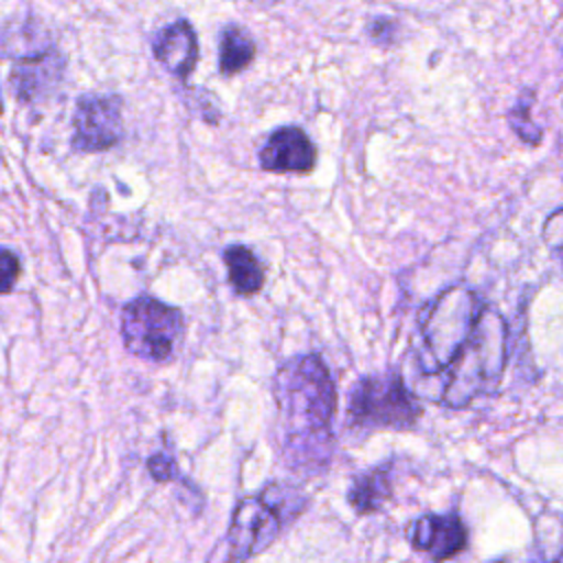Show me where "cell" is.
I'll return each mask as SVG.
<instances>
[{"label": "cell", "instance_id": "obj_1", "mask_svg": "<svg viewBox=\"0 0 563 563\" xmlns=\"http://www.w3.org/2000/svg\"><path fill=\"white\" fill-rule=\"evenodd\" d=\"M420 336V374L444 376L440 402L464 407L504 372L506 323L473 290H444L429 306Z\"/></svg>", "mask_w": 563, "mask_h": 563}, {"label": "cell", "instance_id": "obj_2", "mask_svg": "<svg viewBox=\"0 0 563 563\" xmlns=\"http://www.w3.org/2000/svg\"><path fill=\"white\" fill-rule=\"evenodd\" d=\"M282 424V451L292 468L321 471L332 453L336 389L317 354L286 361L273 380Z\"/></svg>", "mask_w": 563, "mask_h": 563}, {"label": "cell", "instance_id": "obj_3", "mask_svg": "<svg viewBox=\"0 0 563 563\" xmlns=\"http://www.w3.org/2000/svg\"><path fill=\"white\" fill-rule=\"evenodd\" d=\"M306 508V497L284 484H271L253 497H244L231 517L224 541L211 552L209 563H244L266 550L286 521Z\"/></svg>", "mask_w": 563, "mask_h": 563}, {"label": "cell", "instance_id": "obj_4", "mask_svg": "<svg viewBox=\"0 0 563 563\" xmlns=\"http://www.w3.org/2000/svg\"><path fill=\"white\" fill-rule=\"evenodd\" d=\"M422 407L398 372L363 376L354 383L347 405V418L358 427L413 429Z\"/></svg>", "mask_w": 563, "mask_h": 563}, {"label": "cell", "instance_id": "obj_5", "mask_svg": "<svg viewBox=\"0 0 563 563\" xmlns=\"http://www.w3.org/2000/svg\"><path fill=\"white\" fill-rule=\"evenodd\" d=\"M185 332L183 312L154 297H136L121 312L125 347L147 361H167Z\"/></svg>", "mask_w": 563, "mask_h": 563}, {"label": "cell", "instance_id": "obj_6", "mask_svg": "<svg viewBox=\"0 0 563 563\" xmlns=\"http://www.w3.org/2000/svg\"><path fill=\"white\" fill-rule=\"evenodd\" d=\"M123 132L121 101L112 95H84L73 117V145L79 152H101L119 143Z\"/></svg>", "mask_w": 563, "mask_h": 563}, {"label": "cell", "instance_id": "obj_7", "mask_svg": "<svg viewBox=\"0 0 563 563\" xmlns=\"http://www.w3.org/2000/svg\"><path fill=\"white\" fill-rule=\"evenodd\" d=\"M317 163V147L299 125L273 130L260 150V167L273 174H308Z\"/></svg>", "mask_w": 563, "mask_h": 563}, {"label": "cell", "instance_id": "obj_8", "mask_svg": "<svg viewBox=\"0 0 563 563\" xmlns=\"http://www.w3.org/2000/svg\"><path fill=\"white\" fill-rule=\"evenodd\" d=\"M409 541L416 550L442 561L466 548V528L457 515H422L409 526Z\"/></svg>", "mask_w": 563, "mask_h": 563}, {"label": "cell", "instance_id": "obj_9", "mask_svg": "<svg viewBox=\"0 0 563 563\" xmlns=\"http://www.w3.org/2000/svg\"><path fill=\"white\" fill-rule=\"evenodd\" d=\"M154 57L172 75L187 79L198 62V37L187 20L163 26L154 37Z\"/></svg>", "mask_w": 563, "mask_h": 563}, {"label": "cell", "instance_id": "obj_10", "mask_svg": "<svg viewBox=\"0 0 563 563\" xmlns=\"http://www.w3.org/2000/svg\"><path fill=\"white\" fill-rule=\"evenodd\" d=\"M62 75V59L55 51H44L31 57H24L13 64L9 81L15 97L29 101L55 86Z\"/></svg>", "mask_w": 563, "mask_h": 563}, {"label": "cell", "instance_id": "obj_11", "mask_svg": "<svg viewBox=\"0 0 563 563\" xmlns=\"http://www.w3.org/2000/svg\"><path fill=\"white\" fill-rule=\"evenodd\" d=\"M222 260L227 264L229 282L238 295H255L262 290L266 273L260 257L244 244H231L224 249Z\"/></svg>", "mask_w": 563, "mask_h": 563}, {"label": "cell", "instance_id": "obj_12", "mask_svg": "<svg viewBox=\"0 0 563 563\" xmlns=\"http://www.w3.org/2000/svg\"><path fill=\"white\" fill-rule=\"evenodd\" d=\"M389 493H391L389 466H376L354 477L347 493V501L358 515H367L378 510L380 504L389 497Z\"/></svg>", "mask_w": 563, "mask_h": 563}, {"label": "cell", "instance_id": "obj_13", "mask_svg": "<svg viewBox=\"0 0 563 563\" xmlns=\"http://www.w3.org/2000/svg\"><path fill=\"white\" fill-rule=\"evenodd\" d=\"M255 57V42L246 29L238 24H229L220 33V73L235 75L244 70Z\"/></svg>", "mask_w": 563, "mask_h": 563}, {"label": "cell", "instance_id": "obj_14", "mask_svg": "<svg viewBox=\"0 0 563 563\" xmlns=\"http://www.w3.org/2000/svg\"><path fill=\"white\" fill-rule=\"evenodd\" d=\"M532 101H534V90H532V88L523 90V92L517 97L515 106L510 108L508 121H510L512 132H515L523 143H528V145H539L543 132H541V128L534 125L532 119H530Z\"/></svg>", "mask_w": 563, "mask_h": 563}, {"label": "cell", "instance_id": "obj_15", "mask_svg": "<svg viewBox=\"0 0 563 563\" xmlns=\"http://www.w3.org/2000/svg\"><path fill=\"white\" fill-rule=\"evenodd\" d=\"M543 240L548 242L550 251L563 262V209L554 211L543 224Z\"/></svg>", "mask_w": 563, "mask_h": 563}, {"label": "cell", "instance_id": "obj_16", "mask_svg": "<svg viewBox=\"0 0 563 563\" xmlns=\"http://www.w3.org/2000/svg\"><path fill=\"white\" fill-rule=\"evenodd\" d=\"M20 275V260L13 251L0 246V295L9 292Z\"/></svg>", "mask_w": 563, "mask_h": 563}, {"label": "cell", "instance_id": "obj_17", "mask_svg": "<svg viewBox=\"0 0 563 563\" xmlns=\"http://www.w3.org/2000/svg\"><path fill=\"white\" fill-rule=\"evenodd\" d=\"M147 471L156 482H169L176 477V462L167 453H154L147 460Z\"/></svg>", "mask_w": 563, "mask_h": 563}, {"label": "cell", "instance_id": "obj_18", "mask_svg": "<svg viewBox=\"0 0 563 563\" xmlns=\"http://www.w3.org/2000/svg\"><path fill=\"white\" fill-rule=\"evenodd\" d=\"M394 33H396V22L391 18L378 15L369 22V37L376 44H391L394 42Z\"/></svg>", "mask_w": 563, "mask_h": 563}, {"label": "cell", "instance_id": "obj_19", "mask_svg": "<svg viewBox=\"0 0 563 563\" xmlns=\"http://www.w3.org/2000/svg\"><path fill=\"white\" fill-rule=\"evenodd\" d=\"M0 112H2V99H0Z\"/></svg>", "mask_w": 563, "mask_h": 563}, {"label": "cell", "instance_id": "obj_20", "mask_svg": "<svg viewBox=\"0 0 563 563\" xmlns=\"http://www.w3.org/2000/svg\"><path fill=\"white\" fill-rule=\"evenodd\" d=\"M499 563H501V561H499Z\"/></svg>", "mask_w": 563, "mask_h": 563}]
</instances>
